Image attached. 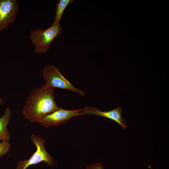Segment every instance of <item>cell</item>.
<instances>
[{"mask_svg": "<svg viewBox=\"0 0 169 169\" xmlns=\"http://www.w3.org/2000/svg\"><path fill=\"white\" fill-rule=\"evenodd\" d=\"M55 94L54 89L44 85L33 90L24 103L22 112L24 118L32 123H40L44 116L60 108Z\"/></svg>", "mask_w": 169, "mask_h": 169, "instance_id": "1", "label": "cell"}, {"mask_svg": "<svg viewBox=\"0 0 169 169\" xmlns=\"http://www.w3.org/2000/svg\"><path fill=\"white\" fill-rule=\"evenodd\" d=\"M60 24H52L45 29H34L30 32L29 37L34 46V52L36 54L46 53L53 41L62 32Z\"/></svg>", "mask_w": 169, "mask_h": 169, "instance_id": "2", "label": "cell"}, {"mask_svg": "<svg viewBox=\"0 0 169 169\" xmlns=\"http://www.w3.org/2000/svg\"><path fill=\"white\" fill-rule=\"evenodd\" d=\"M42 76L46 82L44 85L47 88H59L72 91L82 96L84 95L83 92L74 86L63 76L59 69L52 64L44 67Z\"/></svg>", "mask_w": 169, "mask_h": 169, "instance_id": "3", "label": "cell"}, {"mask_svg": "<svg viewBox=\"0 0 169 169\" xmlns=\"http://www.w3.org/2000/svg\"><path fill=\"white\" fill-rule=\"evenodd\" d=\"M31 139L36 146V150L28 159L19 161L16 169H26L30 165L42 161L46 163L49 166L54 165L55 161L45 149V140L34 134L31 135Z\"/></svg>", "mask_w": 169, "mask_h": 169, "instance_id": "4", "label": "cell"}, {"mask_svg": "<svg viewBox=\"0 0 169 169\" xmlns=\"http://www.w3.org/2000/svg\"><path fill=\"white\" fill-rule=\"evenodd\" d=\"M83 111V109L68 110L60 108L44 116L40 123L45 128L57 126L73 117L84 115Z\"/></svg>", "mask_w": 169, "mask_h": 169, "instance_id": "5", "label": "cell"}, {"mask_svg": "<svg viewBox=\"0 0 169 169\" xmlns=\"http://www.w3.org/2000/svg\"><path fill=\"white\" fill-rule=\"evenodd\" d=\"M19 8L17 0H0V31L14 23Z\"/></svg>", "mask_w": 169, "mask_h": 169, "instance_id": "6", "label": "cell"}, {"mask_svg": "<svg viewBox=\"0 0 169 169\" xmlns=\"http://www.w3.org/2000/svg\"><path fill=\"white\" fill-rule=\"evenodd\" d=\"M84 114H90L102 116L113 120L120 125L124 130L126 127V121L122 116V110L120 106L111 110L102 111L95 108L86 106L83 109Z\"/></svg>", "mask_w": 169, "mask_h": 169, "instance_id": "7", "label": "cell"}, {"mask_svg": "<svg viewBox=\"0 0 169 169\" xmlns=\"http://www.w3.org/2000/svg\"><path fill=\"white\" fill-rule=\"evenodd\" d=\"M12 116L11 110L9 108L7 107L4 114L0 118V140L3 141H10V136L7 125Z\"/></svg>", "mask_w": 169, "mask_h": 169, "instance_id": "8", "label": "cell"}, {"mask_svg": "<svg viewBox=\"0 0 169 169\" xmlns=\"http://www.w3.org/2000/svg\"><path fill=\"white\" fill-rule=\"evenodd\" d=\"M73 0H59L56 4L54 20L53 24H60L62 15L67 7L71 4Z\"/></svg>", "mask_w": 169, "mask_h": 169, "instance_id": "9", "label": "cell"}, {"mask_svg": "<svg viewBox=\"0 0 169 169\" xmlns=\"http://www.w3.org/2000/svg\"><path fill=\"white\" fill-rule=\"evenodd\" d=\"M10 145L9 142L3 141L0 143V157L6 154L9 150Z\"/></svg>", "mask_w": 169, "mask_h": 169, "instance_id": "10", "label": "cell"}, {"mask_svg": "<svg viewBox=\"0 0 169 169\" xmlns=\"http://www.w3.org/2000/svg\"><path fill=\"white\" fill-rule=\"evenodd\" d=\"M85 169H104L102 165L98 162L86 167Z\"/></svg>", "mask_w": 169, "mask_h": 169, "instance_id": "11", "label": "cell"}, {"mask_svg": "<svg viewBox=\"0 0 169 169\" xmlns=\"http://www.w3.org/2000/svg\"><path fill=\"white\" fill-rule=\"evenodd\" d=\"M3 103V100L2 99L0 98V105H2Z\"/></svg>", "mask_w": 169, "mask_h": 169, "instance_id": "12", "label": "cell"}]
</instances>
